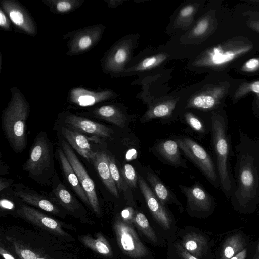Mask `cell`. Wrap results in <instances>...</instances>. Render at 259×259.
Here are the masks:
<instances>
[{
	"instance_id": "1",
	"label": "cell",
	"mask_w": 259,
	"mask_h": 259,
	"mask_svg": "<svg viewBox=\"0 0 259 259\" xmlns=\"http://www.w3.org/2000/svg\"><path fill=\"white\" fill-rule=\"evenodd\" d=\"M238 133L233 175L236 187L230 199L236 208L245 212L259 202V136L252 138L240 128Z\"/></svg>"
},
{
	"instance_id": "2",
	"label": "cell",
	"mask_w": 259,
	"mask_h": 259,
	"mask_svg": "<svg viewBox=\"0 0 259 259\" xmlns=\"http://www.w3.org/2000/svg\"><path fill=\"white\" fill-rule=\"evenodd\" d=\"M211 132L220 188L225 197L229 199L234 193L236 183L231 170V136L228 133V119L225 113L212 112Z\"/></svg>"
},
{
	"instance_id": "3",
	"label": "cell",
	"mask_w": 259,
	"mask_h": 259,
	"mask_svg": "<svg viewBox=\"0 0 259 259\" xmlns=\"http://www.w3.org/2000/svg\"><path fill=\"white\" fill-rule=\"evenodd\" d=\"M11 99L2 112V125L4 134L15 152H21L26 147V123L30 108L20 89L11 88Z\"/></svg>"
},
{
	"instance_id": "4",
	"label": "cell",
	"mask_w": 259,
	"mask_h": 259,
	"mask_svg": "<svg viewBox=\"0 0 259 259\" xmlns=\"http://www.w3.org/2000/svg\"><path fill=\"white\" fill-rule=\"evenodd\" d=\"M28 177L42 186L52 183L56 171L54 165L53 146L44 131L36 136L30 149L29 157L23 165Z\"/></svg>"
},
{
	"instance_id": "5",
	"label": "cell",
	"mask_w": 259,
	"mask_h": 259,
	"mask_svg": "<svg viewBox=\"0 0 259 259\" xmlns=\"http://www.w3.org/2000/svg\"><path fill=\"white\" fill-rule=\"evenodd\" d=\"M252 47V44L246 41H226L207 50L199 57L197 64L212 68L222 67L247 53Z\"/></svg>"
},
{
	"instance_id": "6",
	"label": "cell",
	"mask_w": 259,
	"mask_h": 259,
	"mask_svg": "<svg viewBox=\"0 0 259 259\" xmlns=\"http://www.w3.org/2000/svg\"><path fill=\"white\" fill-rule=\"evenodd\" d=\"M178 146L216 188L220 187L215 164L208 153L193 140L184 137L176 140Z\"/></svg>"
},
{
	"instance_id": "7",
	"label": "cell",
	"mask_w": 259,
	"mask_h": 259,
	"mask_svg": "<svg viewBox=\"0 0 259 259\" xmlns=\"http://www.w3.org/2000/svg\"><path fill=\"white\" fill-rule=\"evenodd\" d=\"M105 29V25L97 24L67 32L63 37L67 40L66 54L74 56L89 51L101 40Z\"/></svg>"
},
{
	"instance_id": "8",
	"label": "cell",
	"mask_w": 259,
	"mask_h": 259,
	"mask_svg": "<svg viewBox=\"0 0 259 259\" xmlns=\"http://www.w3.org/2000/svg\"><path fill=\"white\" fill-rule=\"evenodd\" d=\"M114 229L118 246L125 254L136 259L147 255V249L129 223L117 219L114 224Z\"/></svg>"
},
{
	"instance_id": "9",
	"label": "cell",
	"mask_w": 259,
	"mask_h": 259,
	"mask_svg": "<svg viewBox=\"0 0 259 259\" xmlns=\"http://www.w3.org/2000/svg\"><path fill=\"white\" fill-rule=\"evenodd\" d=\"M0 8L9 18L17 31L30 36L38 32L37 24L27 9L16 0H2Z\"/></svg>"
},
{
	"instance_id": "10",
	"label": "cell",
	"mask_w": 259,
	"mask_h": 259,
	"mask_svg": "<svg viewBox=\"0 0 259 259\" xmlns=\"http://www.w3.org/2000/svg\"><path fill=\"white\" fill-rule=\"evenodd\" d=\"M61 145L65 155L76 173L80 184L87 195L90 207L97 215H100L101 209L93 180L88 175L69 144L65 141H62Z\"/></svg>"
},
{
	"instance_id": "11",
	"label": "cell",
	"mask_w": 259,
	"mask_h": 259,
	"mask_svg": "<svg viewBox=\"0 0 259 259\" xmlns=\"http://www.w3.org/2000/svg\"><path fill=\"white\" fill-rule=\"evenodd\" d=\"M132 44L123 39L114 44L101 59L104 73L111 75L122 73L130 56Z\"/></svg>"
},
{
	"instance_id": "12",
	"label": "cell",
	"mask_w": 259,
	"mask_h": 259,
	"mask_svg": "<svg viewBox=\"0 0 259 259\" xmlns=\"http://www.w3.org/2000/svg\"><path fill=\"white\" fill-rule=\"evenodd\" d=\"M14 194L22 201L46 212L57 215L60 210L54 197H48L22 183L14 185Z\"/></svg>"
},
{
	"instance_id": "13",
	"label": "cell",
	"mask_w": 259,
	"mask_h": 259,
	"mask_svg": "<svg viewBox=\"0 0 259 259\" xmlns=\"http://www.w3.org/2000/svg\"><path fill=\"white\" fill-rule=\"evenodd\" d=\"M115 96V93L110 89L95 90L77 86L69 91L67 101L70 104L85 107L95 106Z\"/></svg>"
},
{
	"instance_id": "14",
	"label": "cell",
	"mask_w": 259,
	"mask_h": 259,
	"mask_svg": "<svg viewBox=\"0 0 259 259\" xmlns=\"http://www.w3.org/2000/svg\"><path fill=\"white\" fill-rule=\"evenodd\" d=\"M60 118L74 130L96 137H109L113 130L99 123L81 117L69 111L60 114Z\"/></svg>"
},
{
	"instance_id": "15",
	"label": "cell",
	"mask_w": 259,
	"mask_h": 259,
	"mask_svg": "<svg viewBox=\"0 0 259 259\" xmlns=\"http://www.w3.org/2000/svg\"><path fill=\"white\" fill-rule=\"evenodd\" d=\"M17 213L22 218L49 232L59 236L67 235L57 221L33 207L21 205L17 209Z\"/></svg>"
},
{
	"instance_id": "16",
	"label": "cell",
	"mask_w": 259,
	"mask_h": 259,
	"mask_svg": "<svg viewBox=\"0 0 259 259\" xmlns=\"http://www.w3.org/2000/svg\"><path fill=\"white\" fill-rule=\"evenodd\" d=\"M187 200V205L193 211L207 212L211 209L214 201L212 197L202 186L196 182L191 187L180 186Z\"/></svg>"
},
{
	"instance_id": "17",
	"label": "cell",
	"mask_w": 259,
	"mask_h": 259,
	"mask_svg": "<svg viewBox=\"0 0 259 259\" xmlns=\"http://www.w3.org/2000/svg\"><path fill=\"white\" fill-rule=\"evenodd\" d=\"M138 182L153 217L164 229H169L171 220L164 205L157 198L152 190L141 176L138 177Z\"/></svg>"
},
{
	"instance_id": "18",
	"label": "cell",
	"mask_w": 259,
	"mask_h": 259,
	"mask_svg": "<svg viewBox=\"0 0 259 259\" xmlns=\"http://www.w3.org/2000/svg\"><path fill=\"white\" fill-rule=\"evenodd\" d=\"M227 89V85H219L204 91L192 97L187 107L205 110L213 109L220 104Z\"/></svg>"
},
{
	"instance_id": "19",
	"label": "cell",
	"mask_w": 259,
	"mask_h": 259,
	"mask_svg": "<svg viewBox=\"0 0 259 259\" xmlns=\"http://www.w3.org/2000/svg\"><path fill=\"white\" fill-rule=\"evenodd\" d=\"M61 132L66 141L72 148L88 160H92L96 152L92 150L89 140H95L97 142H100V139H90L79 132L64 127H62Z\"/></svg>"
},
{
	"instance_id": "20",
	"label": "cell",
	"mask_w": 259,
	"mask_h": 259,
	"mask_svg": "<svg viewBox=\"0 0 259 259\" xmlns=\"http://www.w3.org/2000/svg\"><path fill=\"white\" fill-rule=\"evenodd\" d=\"M52 184L53 196L62 207L72 213L81 209V204L60 180L56 171L53 177Z\"/></svg>"
},
{
	"instance_id": "21",
	"label": "cell",
	"mask_w": 259,
	"mask_h": 259,
	"mask_svg": "<svg viewBox=\"0 0 259 259\" xmlns=\"http://www.w3.org/2000/svg\"><path fill=\"white\" fill-rule=\"evenodd\" d=\"M91 161L106 188L113 195L118 198V189L109 168L108 154L104 151L96 152Z\"/></svg>"
},
{
	"instance_id": "22",
	"label": "cell",
	"mask_w": 259,
	"mask_h": 259,
	"mask_svg": "<svg viewBox=\"0 0 259 259\" xmlns=\"http://www.w3.org/2000/svg\"><path fill=\"white\" fill-rule=\"evenodd\" d=\"M58 157L64 177L77 196L87 205L90 206L87 195L81 186L78 178L69 162L63 149H58Z\"/></svg>"
},
{
	"instance_id": "23",
	"label": "cell",
	"mask_w": 259,
	"mask_h": 259,
	"mask_svg": "<svg viewBox=\"0 0 259 259\" xmlns=\"http://www.w3.org/2000/svg\"><path fill=\"white\" fill-rule=\"evenodd\" d=\"M86 113L107 121L121 128L124 127L125 125V115L120 109L114 105L98 106L90 109Z\"/></svg>"
},
{
	"instance_id": "24",
	"label": "cell",
	"mask_w": 259,
	"mask_h": 259,
	"mask_svg": "<svg viewBox=\"0 0 259 259\" xmlns=\"http://www.w3.org/2000/svg\"><path fill=\"white\" fill-rule=\"evenodd\" d=\"M182 247L197 258L201 257L207 250L205 238L199 234L191 232L183 238Z\"/></svg>"
},
{
	"instance_id": "25",
	"label": "cell",
	"mask_w": 259,
	"mask_h": 259,
	"mask_svg": "<svg viewBox=\"0 0 259 259\" xmlns=\"http://www.w3.org/2000/svg\"><path fill=\"white\" fill-rule=\"evenodd\" d=\"M176 104L175 100H168L158 102L150 106L142 117L141 122L145 123L154 118L170 116L175 107Z\"/></svg>"
},
{
	"instance_id": "26",
	"label": "cell",
	"mask_w": 259,
	"mask_h": 259,
	"mask_svg": "<svg viewBox=\"0 0 259 259\" xmlns=\"http://www.w3.org/2000/svg\"><path fill=\"white\" fill-rule=\"evenodd\" d=\"M179 146L176 141L167 140L160 143L156 149L161 155L169 163L175 166H182Z\"/></svg>"
},
{
	"instance_id": "27",
	"label": "cell",
	"mask_w": 259,
	"mask_h": 259,
	"mask_svg": "<svg viewBox=\"0 0 259 259\" xmlns=\"http://www.w3.org/2000/svg\"><path fill=\"white\" fill-rule=\"evenodd\" d=\"M50 11L55 14L64 15L73 12L80 7L84 0H42Z\"/></svg>"
},
{
	"instance_id": "28",
	"label": "cell",
	"mask_w": 259,
	"mask_h": 259,
	"mask_svg": "<svg viewBox=\"0 0 259 259\" xmlns=\"http://www.w3.org/2000/svg\"><path fill=\"white\" fill-rule=\"evenodd\" d=\"M81 240L85 246L100 254L108 256L112 254L109 242L101 233H97L96 238H93L90 235H84L81 237Z\"/></svg>"
},
{
	"instance_id": "29",
	"label": "cell",
	"mask_w": 259,
	"mask_h": 259,
	"mask_svg": "<svg viewBox=\"0 0 259 259\" xmlns=\"http://www.w3.org/2000/svg\"><path fill=\"white\" fill-rule=\"evenodd\" d=\"M108 159L110 172L117 189L119 192H123L125 199L128 203H133V199L131 187L120 175L114 158L111 155H108Z\"/></svg>"
},
{
	"instance_id": "30",
	"label": "cell",
	"mask_w": 259,
	"mask_h": 259,
	"mask_svg": "<svg viewBox=\"0 0 259 259\" xmlns=\"http://www.w3.org/2000/svg\"><path fill=\"white\" fill-rule=\"evenodd\" d=\"M245 241L240 234H234L225 242L221 251V259H230L242 251L245 247Z\"/></svg>"
},
{
	"instance_id": "31",
	"label": "cell",
	"mask_w": 259,
	"mask_h": 259,
	"mask_svg": "<svg viewBox=\"0 0 259 259\" xmlns=\"http://www.w3.org/2000/svg\"><path fill=\"white\" fill-rule=\"evenodd\" d=\"M147 180L153 193L163 205L170 201L172 198L171 194L156 175L148 173Z\"/></svg>"
},
{
	"instance_id": "32",
	"label": "cell",
	"mask_w": 259,
	"mask_h": 259,
	"mask_svg": "<svg viewBox=\"0 0 259 259\" xmlns=\"http://www.w3.org/2000/svg\"><path fill=\"white\" fill-rule=\"evenodd\" d=\"M250 92L253 93L256 95L253 108L254 114L259 117V80L241 84L235 91L233 99H239Z\"/></svg>"
},
{
	"instance_id": "33",
	"label": "cell",
	"mask_w": 259,
	"mask_h": 259,
	"mask_svg": "<svg viewBox=\"0 0 259 259\" xmlns=\"http://www.w3.org/2000/svg\"><path fill=\"white\" fill-rule=\"evenodd\" d=\"M133 222L137 228L145 235L149 240L154 243L157 242V236L150 226L148 219L143 213L136 212L134 215Z\"/></svg>"
},
{
	"instance_id": "34",
	"label": "cell",
	"mask_w": 259,
	"mask_h": 259,
	"mask_svg": "<svg viewBox=\"0 0 259 259\" xmlns=\"http://www.w3.org/2000/svg\"><path fill=\"white\" fill-rule=\"evenodd\" d=\"M167 57V55L164 53H159L147 57L136 66L126 70V72L142 71L152 69L162 63Z\"/></svg>"
},
{
	"instance_id": "35",
	"label": "cell",
	"mask_w": 259,
	"mask_h": 259,
	"mask_svg": "<svg viewBox=\"0 0 259 259\" xmlns=\"http://www.w3.org/2000/svg\"><path fill=\"white\" fill-rule=\"evenodd\" d=\"M212 20L210 16H206L201 19L192 30L194 36H202L210 30Z\"/></svg>"
},
{
	"instance_id": "36",
	"label": "cell",
	"mask_w": 259,
	"mask_h": 259,
	"mask_svg": "<svg viewBox=\"0 0 259 259\" xmlns=\"http://www.w3.org/2000/svg\"><path fill=\"white\" fill-rule=\"evenodd\" d=\"M121 174L131 188L135 189L137 187L138 176L132 165L128 163L125 164L121 169Z\"/></svg>"
},
{
	"instance_id": "37",
	"label": "cell",
	"mask_w": 259,
	"mask_h": 259,
	"mask_svg": "<svg viewBox=\"0 0 259 259\" xmlns=\"http://www.w3.org/2000/svg\"><path fill=\"white\" fill-rule=\"evenodd\" d=\"M185 117L187 123L195 131L201 133L206 132V127L203 123L194 114L190 112H187Z\"/></svg>"
},
{
	"instance_id": "38",
	"label": "cell",
	"mask_w": 259,
	"mask_h": 259,
	"mask_svg": "<svg viewBox=\"0 0 259 259\" xmlns=\"http://www.w3.org/2000/svg\"><path fill=\"white\" fill-rule=\"evenodd\" d=\"M15 251L20 259H37L39 257L32 251L23 247L19 243L12 241Z\"/></svg>"
},
{
	"instance_id": "39",
	"label": "cell",
	"mask_w": 259,
	"mask_h": 259,
	"mask_svg": "<svg viewBox=\"0 0 259 259\" xmlns=\"http://www.w3.org/2000/svg\"><path fill=\"white\" fill-rule=\"evenodd\" d=\"M241 70L245 72H253L259 69V57L251 58L242 66Z\"/></svg>"
},
{
	"instance_id": "40",
	"label": "cell",
	"mask_w": 259,
	"mask_h": 259,
	"mask_svg": "<svg viewBox=\"0 0 259 259\" xmlns=\"http://www.w3.org/2000/svg\"><path fill=\"white\" fill-rule=\"evenodd\" d=\"M11 21L8 16L0 8V27L1 29L6 31L12 30Z\"/></svg>"
},
{
	"instance_id": "41",
	"label": "cell",
	"mask_w": 259,
	"mask_h": 259,
	"mask_svg": "<svg viewBox=\"0 0 259 259\" xmlns=\"http://www.w3.org/2000/svg\"><path fill=\"white\" fill-rule=\"evenodd\" d=\"M178 253L182 259H198L185 249L178 243L175 245Z\"/></svg>"
},
{
	"instance_id": "42",
	"label": "cell",
	"mask_w": 259,
	"mask_h": 259,
	"mask_svg": "<svg viewBox=\"0 0 259 259\" xmlns=\"http://www.w3.org/2000/svg\"><path fill=\"white\" fill-rule=\"evenodd\" d=\"M195 8L192 5H187L182 8L179 14V17L183 19L191 16L194 12Z\"/></svg>"
},
{
	"instance_id": "43",
	"label": "cell",
	"mask_w": 259,
	"mask_h": 259,
	"mask_svg": "<svg viewBox=\"0 0 259 259\" xmlns=\"http://www.w3.org/2000/svg\"><path fill=\"white\" fill-rule=\"evenodd\" d=\"M13 180H8L1 178L0 179V191H2L5 189L8 188L13 183Z\"/></svg>"
},
{
	"instance_id": "44",
	"label": "cell",
	"mask_w": 259,
	"mask_h": 259,
	"mask_svg": "<svg viewBox=\"0 0 259 259\" xmlns=\"http://www.w3.org/2000/svg\"><path fill=\"white\" fill-rule=\"evenodd\" d=\"M122 217L125 220H133L134 215H133V209L131 208H127L122 211L121 213Z\"/></svg>"
},
{
	"instance_id": "45",
	"label": "cell",
	"mask_w": 259,
	"mask_h": 259,
	"mask_svg": "<svg viewBox=\"0 0 259 259\" xmlns=\"http://www.w3.org/2000/svg\"><path fill=\"white\" fill-rule=\"evenodd\" d=\"M247 249L244 248L242 251L233 256L230 259H245L247 256Z\"/></svg>"
},
{
	"instance_id": "46",
	"label": "cell",
	"mask_w": 259,
	"mask_h": 259,
	"mask_svg": "<svg viewBox=\"0 0 259 259\" xmlns=\"http://www.w3.org/2000/svg\"><path fill=\"white\" fill-rule=\"evenodd\" d=\"M0 254L4 259H15L12 255L2 247L0 248Z\"/></svg>"
},
{
	"instance_id": "47",
	"label": "cell",
	"mask_w": 259,
	"mask_h": 259,
	"mask_svg": "<svg viewBox=\"0 0 259 259\" xmlns=\"http://www.w3.org/2000/svg\"><path fill=\"white\" fill-rule=\"evenodd\" d=\"M247 25L252 29L259 32V20L250 21Z\"/></svg>"
},
{
	"instance_id": "48",
	"label": "cell",
	"mask_w": 259,
	"mask_h": 259,
	"mask_svg": "<svg viewBox=\"0 0 259 259\" xmlns=\"http://www.w3.org/2000/svg\"><path fill=\"white\" fill-rule=\"evenodd\" d=\"M1 206L2 207L7 209H12L14 208L13 204L6 200L1 201Z\"/></svg>"
},
{
	"instance_id": "49",
	"label": "cell",
	"mask_w": 259,
	"mask_h": 259,
	"mask_svg": "<svg viewBox=\"0 0 259 259\" xmlns=\"http://www.w3.org/2000/svg\"><path fill=\"white\" fill-rule=\"evenodd\" d=\"M105 2L107 3L109 7L112 8H116L118 5L122 3V1L115 0L105 1Z\"/></svg>"
},
{
	"instance_id": "50",
	"label": "cell",
	"mask_w": 259,
	"mask_h": 259,
	"mask_svg": "<svg viewBox=\"0 0 259 259\" xmlns=\"http://www.w3.org/2000/svg\"><path fill=\"white\" fill-rule=\"evenodd\" d=\"M37 259H46V258H43V257H38L37 258Z\"/></svg>"
},
{
	"instance_id": "51",
	"label": "cell",
	"mask_w": 259,
	"mask_h": 259,
	"mask_svg": "<svg viewBox=\"0 0 259 259\" xmlns=\"http://www.w3.org/2000/svg\"><path fill=\"white\" fill-rule=\"evenodd\" d=\"M255 259H259V254L256 256Z\"/></svg>"
},
{
	"instance_id": "52",
	"label": "cell",
	"mask_w": 259,
	"mask_h": 259,
	"mask_svg": "<svg viewBox=\"0 0 259 259\" xmlns=\"http://www.w3.org/2000/svg\"><path fill=\"white\" fill-rule=\"evenodd\" d=\"M252 2L259 3V0H258V1H252Z\"/></svg>"
},
{
	"instance_id": "53",
	"label": "cell",
	"mask_w": 259,
	"mask_h": 259,
	"mask_svg": "<svg viewBox=\"0 0 259 259\" xmlns=\"http://www.w3.org/2000/svg\"><path fill=\"white\" fill-rule=\"evenodd\" d=\"M258 254H259V244H258Z\"/></svg>"
}]
</instances>
